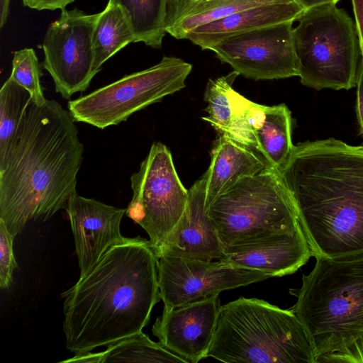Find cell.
Returning a JSON list of instances; mask_svg holds the SVG:
<instances>
[{
	"label": "cell",
	"instance_id": "obj_28",
	"mask_svg": "<svg viewBox=\"0 0 363 363\" xmlns=\"http://www.w3.org/2000/svg\"><path fill=\"white\" fill-rule=\"evenodd\" d=\"M14 238L0 220V286L4 290L10 288L13 272L18 267L13 249Z\"/></svg>",
	"mask_w": 363,
	"mask_h": 363
},
{
	"label": "cell",
	"instance_id": "obj_31",
	"mask_svg": "<svg viewBox=\"0 0 363 363\" xmlns=\"http://www.w3.org/2000/svg\"><path fill=\"white\" fill-rule=\"evenodd\" d=\"M356 113L360 133L363 136V59H361L357 80Z\"/></svg>",
	"mask_w": 363,
	"mask_h": 363
},
{
	"label": "cell",
	"instance_id": "obj_25",
	"mask_svg": "<svg viewBox=\"0 0 363 363\" xmlns=\"http://www.w3.org/2000/svg\"><path fill=\"white\" fill-rule=\"evenodd\" d=\"M239 75L235 71L215 80L209 79L204 93L208 106V116L202 118L209 123L220 134L225 133L233 115V82Z\"/></svg>",
	"mask_w": 363,
	"mask_h": 363
},
{
	"label": "cell",
	"instance_id": "obj_2",
	"mask_svg": "<svg viewBox=\"0 0 363 363\" xmlns=\"http://www.w3.org/2000/svg\"><path fill=\"white\" fill-rule=\"evenodd\" d=\"M75 122L55 100L29 105L0 169V220L14 238L28 221H45L65 209L77 191L84 145Z\"/></svg>",
	"mask_w": 363,
	"mask_h": 363
},
{
	"label": "cell",
	"instance_id": "obj_3",
	"mask_svg": "<svg viewBox=\"0 0 363 363\" xmlns=\"http://www.w3.org/2000/svg\"><path fill=\"white\" fill-rule=\"evenodd\" d=\"M279 171L313 257L363 252L362 145L300 143Z\"/></svg>",
	"mask_w": 363,
	"mask_h": 363
},
{
	"label": "cell",
	"instance_id": "obj_9",
	"mask_svg": "<svg viewBox=\"0 0 363 363\" xmlns=\"http://www.w3.org/2000/svg\"><path fill=\"white\" fill-rule=\"evenodd\" d=\"M130 184L133 197L125 215L146 231L157 250L182 217L189 199L165 145L152 143Z\"/></svg>",
	"mask_w": 363,
	"mask_h": 363
},
{
	"label": "cell",
	"instance_id": "obj_18",
	"mask_svg": "<svg viewBox=\"0 0 363 363\" xmlns=\"http://www.w3.org/2000/svg\"><path fill=\"white\" fill-rule=\"evenodd\" d=\"M268 164L252 149L220 134L207 169L206 205L241 179L254 175Z\"/></svg>",
	"mask_w": 363,
	"mask_h": 363
},
{
	"label": "cell",
	"instance_id": "obj_23",
	"mask_svg": "<svg viewBox=\"0 0 363 363\" xmlns=\"http://www.w3.org/2000/svg\"><path fill=\"white\" fill-rule=\"evenodd\" d=\"M32 102L30 94L10 77L0 89V169L13 149L25 114Z\"/></svg>",
	"mask_w": 363,
	"mask_h": 363
},
{
	"label": "cell",
	"instance_id": "obj_15",
	"mask_svg": "<svg viewBox=\"0 0 363 363\" xmlns=\"http://www.w3.org/2000/svg\"><path fill=\"white\" fill-rule=\"evenodd\" d=\"M207 177L206 172L189 189L186 208L163 245L155 250L157 257L211 261L223 256V246L206 211Z\"/></svg>",
	"mask_w": 363,
	"mask_h": 363
},
{
	"label": "cell",
	"instance_id": "obj_17",
	"mask_svg": "<svg viewBox=\"0 0 363 363\" xmlns=\"http://www.w3.org/2000/svg\"><path fill=\"white\" fill-rule=\"evenodd\" d=\"M304 10L297 1L261 5L200 25L190 30L184 39L202 50H209L233 35L279 23L294 22Z\"/></svg>",
	"mask_w": 363,
	"mask_h": 363
},
{
	"label": "cell",
	"instance_id": "obj_10",
	"mask_svg": "<svg viewBox=\"0 0 363 363\" xmlns=\"http://www.w3.org/2000/svg\"><path fill=\"white\" fill-rule=\"evenodd\" d=\"M98 17L99 13L65 9L46 31L42 65L52 77L55 91L66 100L86 90L94 77L92 35Z\"/></svg>",
	"mask_w": 363,
	"mask_h": 363
},
{
	"label": "cell",
	"instance_id": "obj_32",
	"mask_svg": "<svg viewBox=\"0 0 363 363\" xmlns=\"http://www.w3.org/2000/svg\"><path fill=\"white\" fill-rule=\"evenodd\" d=\"M359 44L363 59V0H352Z\"/></svg>",
	"mask_w": 363,
	"mask_h": 363
},
{
	"label": "cell",
	"instance_id": "obj_20",
	"mask_svg": "<svg viewBox=\"0 0 363 363\" xmlns=\"http://www.w3.org/2000/svg\"><path fill=\"white\" fill-rule=\"evenodd\" d=\"M60 362H182L186 360L151 340L142 331L107 345L101 352L75 354Z\"/></svg>",
	"mask_w": 363,
	"mask_h": 363
},
{
	"label": "cell",
	"instance_id": "obj_22",
	"mask_svg": "<svg viewBox=\"0 0 363 363\" xmlns=\"http://www.w3.org/2000/svg\"><path fill=\"white\" fill-rule=\"evenodd\" d=\"M167 0H108L121 7L134 33L135 42L154 48L162 47Z\"/></svg>",
	"mask_w": 363,
	"mask_h": 363
},
{
	"label": "cell",
	"instance_id": "obj_30",
	"mask_svg": "<svg viewBox=\"0 0 363 363\" xmlns=\"http://www.w3.org/2000/svg\"><path fill=\"white\" fill-rule=\"evenodd\" d=\"M25 6L38 11H54L66 9V6L74 2V0H22Z\"/></svg>",
	"mask_w": 363,
	"mask_h": 363
},
{
	"label": "cell",
	"instance_id": "obj_14",
	"mask_svg": "<svg viewBox=\"0 0 363 363\" xmlns=\"http://www.w3.org/2000/svg\"><path fill=\"white\" fill-rule=\"evenodd\" d=\"M71 224L80 276L86 273L111 246L128 238L121 233L126 208L105 204L74 192L65 206Z\"/></svg>",
	"mask_w": 363,
	"mask_h": 363
},
{
	"label": "cell",
	"instance_id": "obj_6",
	"mask_svg": "<svg viewBox=\"0 0 363 363\" xmlns=\"http://www.w3.org/2000/svg\"><path fill=\"white\" fill-rule=\"evenodd\" d=\"M223 249L273 242L301 228L279 169L267 164L206 205Z\"/></svg>",
	"mask_w": 363,
	"mask_h": 363
},
{
	"label": "cell",
	"instance_id": "obj_5",
	"mask_svg": "<svg viewBox=\"0 0 363 363\" xmlns=\"http://www.w3.org/2000/svg\"><path fill=\"white\" fill-rule=\"evenodd\" d=\"M206 357L225 363H315L309 335L292 311L244 297L220 306Z\"/></svg>",
	"mask_w": 363,
	"mask_h": 363
},
{
	"label": "cell",
	"instance_id": "obj_21",
	"mask_svg": "<svg viewBox=\"0 0 363 363\" xmlns=\"http://www.w3.org/2000/svg\"><path fill=\"white\" fill-rule=\"evenodd\" d=\"M132 42H135L134 33L123 10L108 3L99 13L92 35L94 75L106 60Z\"/></svg>",
	"mask_w": 363,
	"mask_h": 363
},
{
	"label": "cell",
	"instance_id": "obj_34",
	"mask_svg": "<svg viewBox=\"0 0 363 363\" xmlns=\"http://www.w3.org/2000/svg\"><path fill=\"white\" fill-rule=\"evenodd\" d=\"M305 9L323 4H337L340 0H296Z\"/></svg>",
	"mask_w": 363,
	"mask_h": 363
},
{
	"label": "cell",
	"instance_id": "obj_4",
	"mask_svg": "<svg viewBox=\"0 0 363 363\" xmlns=\"http://www.w3.org/2000/svg\"><path fill=\"white\" fill-rule=\"evenodd\" d=\"M289 308L307 331L315 363H363V252L315 257Z\"/></svg>",
	"mask_w": 363,
	"mask_h": 363
},
{
	"label": "cell",
	"instance_id": "obj_19",
	"mask_svg": "<svg viewBox=\"0 0 363 363\" xmlns=\"http://www.w3.org/2000/svg\"><path fill=\"white\" fill-rule=\"evenodd\" d=\"M291 111L284 104L265 106L262 121L254 133L253 150L268 164L279 169L294 145Z\"/></svg>",
	"mask_w": 363,
	"mask_h": 363
},
{
	"label": "cell",
	"instance_id": "obj_27",
	"mask_svg": "<svg viewBox=\"0 0 363 363\" xmlns=\"http://www.w3.org/2000/svg\"><path fill=\"white\" fill-rule=\"evenodd\" d=\"M42 76L40 65L33 48H23L14 52L9 77L26 89L31 95L32 102L38 106L47 101L41 84Z\"/></svg>",
	"mask_w": 363,
	"mask_h": 363
},
{
	"label": "cell",
	"instance_id": "obj_7",
	"mask_svg": "<svg viewBox=\"0 0 363 363\" xmlns=\"http://www.w3.org/2000/svg\"><path fill=\"white\" fill-rule=\"evenodd\" d=\"M293 38L301 83L320 90L356 86L362 59L355 22L336 4L305 9Z\"/></svg>",
	"mask_w": 363,
	"mask_h": 363
},
{
	"label": "cell",
	"instance_id": "obj_26",
	"mask_svg": "<svg viewBox=\"0 0 363 363\" xmlns=\"http://www.w3.org/2000/svg\"><path fill=\"white\" fill-rule=\"evenodd\" d=\"M233 97V115L223 134L253 150L254 133L262 121L265 105L252 102L235 90Z\"/></svg>",
	"mask_w": 363,
	"mask_h": 363
},
{
	"label": "cell",
	"instance_id": "obj_16",
	"mask_svg": "<svg viewBox=\"0 0 363 363\" xmlns=\"http://www.w3.org/2000/svg\"><path fill=\"white\" fill-rule=\"evenodd\" d=\"M311 256V250L301 228L273 242L225 249L219 260L272 277L294 273Z\"/></svg>",
	"mask_w": 363,
	"mask_h": 363
},
{
	"label": "cell",
	"instance_id": "obj_12",
	"mask_svg": "<svg viewBox=\"0 0 363 363\" xmlns=\"http://www.w3.org/2000/svg\"><path fill=\"white\" fill-rule=\"evenodd\" d=\"M158 284L164 306L203 300L225 290L266 280L265 273L234 266L222 260L201 261L160 255Z\"/></svg>",
	"mask_w": 363,
	"mask_h": 363
},
{
	"label": "cell",
	"instance_id": "obj_13",
	"mask_svg": "<svg viewBox=\"0 0 363 363\" xmlns=\"http://www.w3.org/2000/svg\"><path fill=\"white\" fill-rule=\"evenodd\" d=\"M220 306L218 295L179 306H164L152 332L164 347L188 363H196L206 357Z\"/></svg>",
	"mask_w": 363,
	"mask_h": 363
},
{
	"label": "cell",
	"instance_id": "obj_24",
	"mask_svg": "<svg viewBox=\"0 0 363 363\" xmlns=\"http://www.w3.org/2000/svg\"><path fill=\"white\" fill-rule=\"evenodd\" d=\"M296 0H208L198 5L167 33L177 39H184L194 28L237 12L255 6Z\"/></svg>",
	"mask_w": 363,
	"mask_h": 363
},
{
	"label": "cell",
	"instance_id": "obj_29",
	"mask_svg": "<svg viewBox=\"0 0 363 363\" xmlns=\"http://www.w3.org/2000/svg\"><path fill=\"white\" fill-rule=\"evenodd\" d=\"M208 0H167L164 21L166 32L198 5Z\"/></svg>",
	"mask_w": 363,
	"mask_h": 363
},
{
	"label": "cell",
	"instance_id": "obj_33",
	"mask_svg": "<svg viewBox=\"0 0 363 363\" xmlns=\"http://www.w3.org/2000/svg\"><path fill=\"white\" fill-rule=\"evenodd\" d=\"M10 0H0V27L6 23L9 13Z\"/></svg>",
	"mask_w": 363,
	"mask_h": 363
},
{
	"label": "cell",
	"instance_id": "obj_11",
	"mask_svg": "<svg viewBox=\"0 0 363 363\" xmlns=\"http://www.w3.org/2000/svg\"><path fill=\"white\" fill-rule=\"evenodd\" d=\"M293 23L286 21L233 35L209 50L233 71L249 79L298 77Z\"/></svg>",
	"mask_w": 363,
	"mask_h": 363
},
{
	"label": "cell",
	"instance_id": "obj_8",
	"mask_svg": "<svg viewBox=\"0 0 363 363\" xmlns=\"http://www.w3.org/2000/svg\"><path fill=\"white\" fill-rule=\"evenodd\" d=\"M191 69L180 58L164 56L155 65L69 100L68 111L76 122L104 130L184 88Z\"/></svg>",
	"mask_w": 363,
	"mask_h": 363
},
{
	"label": "cell",
	"instance_id": "obj_1",
	"mask_svg": "<svg viewBox=\"0 0 363 363\" xmlns=\"http://www.w3.org/2000/svg\"><path fill=\"white\" fill-rule=\"evenodd\" d=\"M157 263L140 237L109 247L62 294L67 348L82 354L141 332L161 300Z\"/></svg>",
	"mask_w": 363,
	"mask_h": 363
}]
</instances>
